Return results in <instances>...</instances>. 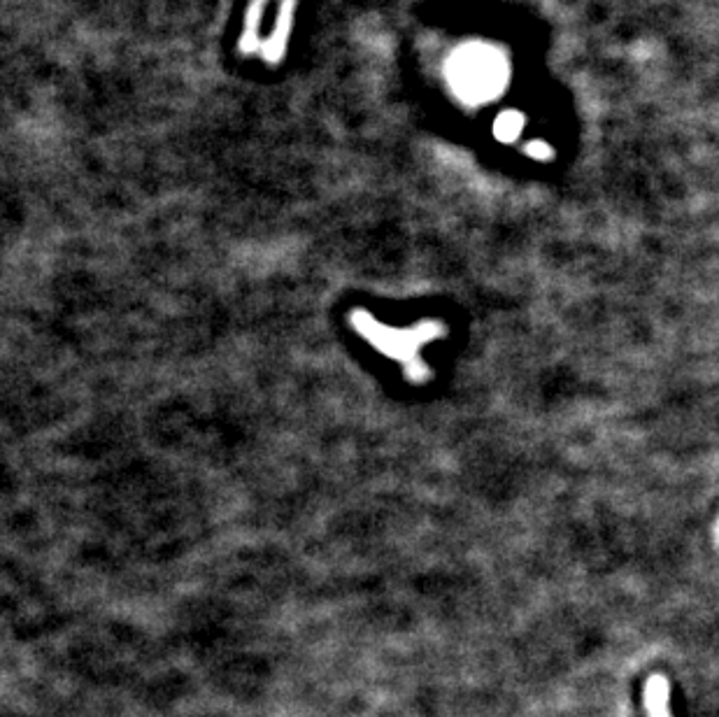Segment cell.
Segmentation results:
<instances>
[{
	"instance_id": "cell-1",
	"label": "cell",
	"mask_w": 719,
	"mask_h": 717,
	"mask_svg": "<svg viewBox=\"0 0 719 717\" xmlns=\"http://www.w3.org/2000/svg\"><path fill=\"white\" fill-rule=\"evenodd\" d=\"M454 80L466 96H487L503 82V63L489 49H468L454 68Z\"/></svg>"
},
{
	"instance_id": "cell-2",
	"label": "cell",
	"mask_w": 719,
	"mask_h": 717,
	"mask_svg": "<svg viewBox=\"0 0 719 717\" xmlns=\"http://www.w3.org/2000/svg\"><path fill=\"white\" fill-rule=\"evenodd\" d=\"M671 685L664 676H652L645 683V711L650 717H673L671 715Z\"/></svg>"
}]
</instances>
